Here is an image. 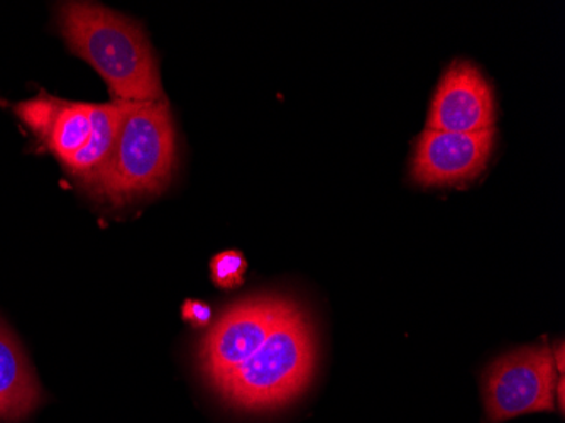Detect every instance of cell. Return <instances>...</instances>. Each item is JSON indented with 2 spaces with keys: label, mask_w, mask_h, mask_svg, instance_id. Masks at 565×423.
<instances>
[{
  "label": "cell",
  "mask_w": 565,
  "mask_h": 423,
  "mask_svg": "<svg viewBox=\"0 0 565 423\" xmlns=\"http://www.w3.org/2000/svg\"><path fill=\"white\" fill-rule=\"evenodd\" d=\"M313 327L294 302L253 358L215 384L234 409L247 412L287 405L308 387L316 369Z\"/></svg>",
  "instance_id": "obj_3"
},
{
  "label": "cell",
  "mask_w": 565,
  "mask_h": 423,
  "mask_svg": "<svg viewBox=\"0 0 565 423\" xmlns=\"http://www.w3.org/2000/svg\"><path fill=\"white\" fill-rule=\"evenodd\" d=\"M554 403L557 406L558 413L564 415L565 410V377H558L557 383L554 388Z\"/></svg>",
  "instance_id": "obj_14"
},
{
  "label": "cell",
  "mask_w": 565,
  "mask_h": 423,
  "mask_svg": "<svg viewBox=\"0 0 565 423\" xmlns=\"http://www.w3.org/2000/svg\"><path fill=\"white\" fill-rule=\"evenodd\" d=\"M552 349V359H554L555 369L558 377H565V346L564 342L555 343Z\"/></svg>",
  "instance_id": "obj_13"
},
{
  "label": "cell",
  "mask_w": 565,
  "mask_h": 423,
  "mask_svg": "<svg viewBox=\"0 0 565 423\" xmlns=\"http://www.w3.org/2000/svg\"><path fill=\"white\" fill-rule=\"evenodd\" d=\"M126 102L92 104L90 136L87 145L65 165V170L78 180L85 181L106 161L116 141Z\"/></svg>",
  "instance_id": "obj_10"
},
{
  "label": "cell",
  "mask_w": 565,
  "mask_h": 423,
  "mask_svg": "<svg viewBox=\"0 0 565 423\" xmlns=\"http://www.w3.org/2000/svg\"><path fill=\"white\" fill-rule=\"evenodd\" d=\"M90 109L92 104L65 101L43 91L14 105L15 116L63 167L87 145Z\"/></svg>",
  "instance_id": "obj_8"
},
{
  "label": "cell",
  "mask_w": 565,
  "mask_h": 423,
  "mask_svg": "<svg viewBox=\"0 0 565 423\" xmlns=\"http://www.w3.org/2000/svg\"><path fill=\"white\" fill-rule=\"evenodd\" d=\"M43 402V390L30 359L0 320V420L18 423Z\"/></svg>",
  "instance_id": "obj_9"
},
{
  "label": "cell",
  "mask_w": 565,
  "mask_h": 423,
  "mask_svg": "<svg viewBox=\"0 0 565 423\" xmlns=\"http://www.w3.org/2000/svg\"><path fill=\"white\" fill-rule=\"evenodd\" d=\"M291 305L287 297L258 295L225 308L200 342V371L209 384L215 387L253 358Z\"/></svg>",
  "instance_id": "obj_5"
},
{
  "label": "cell",
  "mask_w": 565,
  "mask_h": 423,
  "mask_svg": "<svg viewBox=\"0 0 565 423\" xmlns=\"http://www.w3.org/2000/svg\"><path fill=\"white\" fill-rule=\"evenodd\" d=\"M494 145V127L481 133L425 129L415 149L412 177L417 183L459 184L484 170Z\"/></svg>",
  "instance_id": "obj_6"
},
{
  "label": "cell",
  "mask_w": 565,
  "mask_h": 423,
  "mask_svg": "<svg viewBox=\"0 0 565 423\" xmlns=\"http://www.w3.org/2000/svg\"><path fill=\"white\" fill-rule=\"evenodd\" d=\"M182 317L195 329H205L212 322L211 305L202 300H186L182 307Z\"/></svg>",
  "instance_id": "obj_12"
},
{
  "label": "cell",
  "mask_w": 565,
  "mask_h": 423,
  "mask_svg": "<svg viewBox=\"0 0 565 423\" xmlns=\"http://www.w3.org/2000/svg\"><path fill=\"white\" fill-rule=\"evenodd\" d=\"M491 127L494 97L490 84L471 63H454L435 92L427 129L471 135Z\"/></svg>",
  "instance_id": "obj_7"
},
{
  "label": "cell",
  "mask_w": 565,
  "mask_h": 423,
  "mask_svg": "<svg viewBox=\"0 0 565 423\" xmlns=\"http://www.w3.org/2000/svg\"><path fill=\"white\" fill-rule=\"evenodd\" d=\"M246 269V257L239 251H222L211 261L212 282L222 289H233L243 285Z\"/></svg>",
  "instance_id": "obj_11"
},
{
  "label": "cell",
  "mask_w": 565,
  "mask_h": 423,
  "mask_svg": "<svg viewBox=\"0 0 565 423\" xmlns=\"http://www.w3.org/2000/svg\"><path fill=\"white\" fill-rule=\"evenodd\" d=\"M177 161L173 117L167 98L124 107L109 156L84 181L92 195L114 205L167 189Z\"/></svg>",
  "instance_id": "obj_2"
},
{
  "label": "cell",
  "mask_w": 565,
  "mask_h": 423,
  "mask_svg": "<svg viewBox=\"0 0 565 423\" xmlns=\"http://www.w3.org/2000/svg\"><path fill=\"white\" fill-rule=\"evenodd\" d=\"M558 373L547 343L508 352L482 377L486 423H503L536 412H554Z\"/></svg>",
  "instance_id": "obj_4"
},
{
  "label": "cell",
  "mask_w": 565,
  "mask_h": 423,
  "mask_svg": "<svg viewBox=\"0 0 565 423\" xmlns=\"http://www.w3.org/2000/svg\"><path fill=\"white\" fill-rule=\"evenodd\" d=\"M58 28L73 55L100 73L114 102L167 98L151 44L131 19L95 2H65Z\"/></svg>",
  "instance_id": "obj_1"
}]
</instances>
